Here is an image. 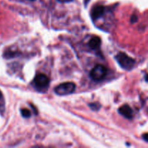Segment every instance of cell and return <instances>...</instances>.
Wrapping results in <instances>:
<instances>
[{"mask_svg": "<svg viewBox=\"0 0 148 148\" xmlns=\"http://www.w3.org/2000/svg\"><path fill=\"white\" fill-rule=\"evenodd\" d=\"M116 60L119 63V64L122 67L123 69L130 70L134 67L135 64V60L132 58L130 57L127 54L123 52H120L116 56Z\"/></svg>", "mask_w": 148, "mask_h": 148, "instance_id": "6da1fadb", "label": "cell"}, {"mask_svg": "<svg viewBox=\"0 0 148 148\" xmlns=\"http://www.w3.org/2000/svg\"><path fill=\"white\" fill-rule=\"evenodd\" d=\"M75 88H76V85L73 82H64L56 87L54 91L57 95L64 96V95H67L73 93L75 90Z\"/></svg>", "mask_w": 148, "mask_h": 148, "instance_id": "7a4b0ae2", "label": "cell"}, {"mask_svg": "<svg viewBox=\"0 0 148 148\" xmlns=\"http://www.w3.org/2000/svg\"><path fill=\"white\" fill-rule=\"evenodd\" d=\"M107 69L101 64H98L91 70L90 76L93 80L101 81L106 76Z\"/></svg>", "mask_w": 148, "mask_h": 148, "instance_id": "3957f363", "label": "cell"}, {"mask_svg": "<svg viewBox=\"0 0 148 148\" xmlns=\"http://www.w3.org/2000/svg\"><path fill=\"white\" fill-rule=\"evenodd\" d=\"M29 1H35V0H29Z\"/></svg>", "mask_w": 148, "mask_h": 148, "instance_id": "5bb4252c", "label": "cell"}, {"mask_svg": "<svg viewBox=\"0 0 148 148\" xmlns=\"http://www.w3.org/2000/svg\"><path fill=\"white\" fill-rule=\"evenodd\" d=\"M57 1L61 3H68V2H71V1H74V0H57Z\"/></svg>", "mask_w": 148, "mask_h": 148, "instance_id": "8fae6325", "label": "cell"}, {"mask_svg": "<svg viewBox=\"0 0 148 148\" xmlns=\"http://www.w3.org/2000/svg\"><path fill=\"white\" fill-rule=\"evenodd\" d=\"M89 106L93 110H98L100 108V107H101V106H100V104L97 103H93L90 104Z\"/></svg>", "mask_w": 148, "mask_h": 148, "instance_id": "9c48e42d", "label": "cell"}, {"mask_svg": "<svg viewBox=\"0 0 148 148\" xmlns=\"http://www.w3.org/2000/svg\"><path fill=\"white\" fill-rule=\"evenodd\" d=\"M21 114L24 118H29L31 116V113L29 111L28 109H26V108H23L21 109Z\"/></svg>", "mask_w": 148, "mask_h": 148, "instance_id": "ba28073f", "label": "cell"}, {"mask_svg": "<svg viewBox=\"0 0 148 148\" xmlns=\"http://www.w3.org/2000/svg\"><path fill=\"white\" fill-rule=\"evenodd\" d=\"M34 84L37 88H45L48 87L49 84V79L46 75L38 74L34 78Z\"/></svg>", "mask_w": 148, "mask_h": 148, "instance_id": "277c9868", "label": "cell"}, {"mask_svg": "<svg viewBox=\"0 0 148 148\" xmlns=\"http://www.w3.org/2000/svg\"><path fill=\"white\" fill-rule=\"evenodd\" d=\"M147 134H144V139H145V142H148V140H147Z\"/></svg>", "mask_w": 148, "mask_h": 148, "instance_id": "7c38bea8", "label": "cell"}, {"mask_svg": "<svg viewBox=\"0 0 148 148\" xmlns=\"http://www.w3.org/2000/svg\"><path fill=\"white\" fill-rule=\"evenodd\" d=\"M101 40L98 36H93L90 39V40L88 43V46L90 49L93 51L99 50L101 48Z\"/></svg>", "mask_w": 148, "mask_h": 148, "instance_id": "52a82bcc", "label": "cell"}, {"mask_svg": "<svg viewBox=\"0 0 148 148\" xmlns=\"http://www.w3.org/2000/svg\"><path fill=\"white\" fill-rule=\"evenodd\" d=\"M119 112L121 115H122L123 116L128 119H132L133 118V116H134L132 109L127 104H125V105L120 107L119 109Z\"/></svg>", "mask_w": 148, "mask_h": 148, "instance_id": "8992f818", "label": "cell"}, {"mask_svg": "<svg viewBox=\"0 0 148 148\" xmlns=\"http://www.w3.org/2000/svg\"><path fill=\"white\" fill-rule=\"evenodd\" d=\"M106 11V8L104 6L98 5L97 7H94L92 13H91V17H92V20H99L100 18H101L105 14Z\"/></svg>", "mask_w": 148, "mask_h": 148, "instance_id": "5b68a950", "label": "cell"}, {"mask_svg": "<svg viewBox=\"0 0 148 148\" xmlns=\"http://www.w3.org/2000/svg\"><path fill=\"white\" fill-rule=\"evenodd\" d=\"M137 17L136 15H132V17L131 18V21L132 23H135V22H137Z\"/></svg>", "mask_w": 148, "mask_h": 148, "instance_id": "30bf717a", "label": "cell"}, {"mask_svg": "<svg viewBox=\"0 0 148 148\" xmlns=\"http://www.w3.org/2000/svg\"><path fill=\"white\" fill-rule=\"evenodd\" d=\"M1 96H2V94H1V91H0V99H1Z\"/></svg>", "mask_w": 148, "mask_h": 148, "instance_id": "4fadbf2b", "label": "cell"}]
</instances>
